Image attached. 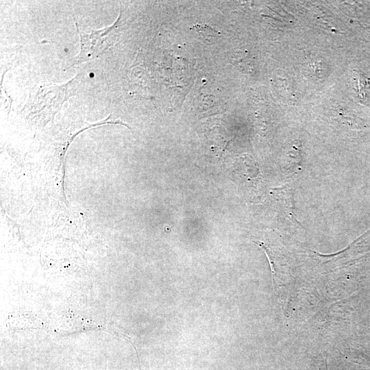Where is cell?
<instances>
[{"label":"cell","mask_w":370,"mask_h":370,"mask_svg":"<svg viewBox=\"0 0 370 370\" xmlns=\"http://www.w3.org/2000/svg\"><path fill=\"white\" fill-rule=\"evenodd\" d=\"M119 18L120 16L112 25L98 30L92 29L90 34L78 29L80 51L72 65L97 58L107 50L116 38Z\"/></svg>","instance_id":"cell-1"}]
</instances>
